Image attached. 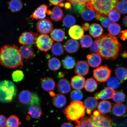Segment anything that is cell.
<instances>
[{
  "label": "cell",
  "instance_id": "1",
  "mask_svg": "<svg viewBox=\"0 0 127 127\" xmlns=\"http://www.w3.org/2000/svg\"><path fill=\"white\" fill-rule=\"evenodd\" d=\"M96 39L99 42L98 54L106 60L116 59L121 48V44L117 38L104 34Z\"/></svg>",
  "mask_w": 127,
  "mask_h": 127
},
{
  "label": "cell",
  "instance_id": "2",
  "mask_svg": "<svg viewBox=\"0 0 127 127\" xmlns=\"http://www.w3.org/2000/svg\"><path fill=\"white\" fill-rule=\"evenodd\" d=\"M0 64L6 67L15 68L23 65V58L17 46L4 45L0 49Z\"/></svg>",
  "mask_w": 127,
  "mask_h": 127
},
{
  "label": "cell",
  "instance_id": "3",
  "mask_svg": "<svg viewBox=\"0 0 127 127\" xmlns=\"http://www.w3.org/2000/svg\"><path fill=\"white\" fill-rule=\"evenodd\" d=\"M118 0H89L86 4L87 8L96 12V14L101 15H107L109 13L115 9Z\"/></svg>",
  "mask_w": 127,
  "mask_h": 127
},
{
  "label": "cell",
  "instance_id": "4",
  "mask_svg": "<svg viewBox=\"0 0 127 127\" xmlns=\"http://www.w3.org/2000/svg\"><path fill=\"white\" fill-rule=\"evenodd\" d=\"M63 112L68 120L76 122L84 117L85 108L82 101H73Z\"/></svg>",
  "mask_w": 127,
  "mask_h": 127
},
{
  "label": "cell",
  "instance_id": "5",
  "mask_svg": "<svg viewBox=\"0 0 127 127\" xmlns=\"http://www.w3.org/2000/svg\"><path fill=\"white\" fill-rule=\"evenodd\" d=\"M17 93L16 87L13 82L4 80L0 83V101L3 103L11 102Z\"/></svg>",
  "mask_w": 127,
  "mask_h": 127
},
{
  "label": "cell",
  "instance_id": "6",
  "mask_svg": "<svg viewBox=\"0 0 127 127\" xmlns=\"http://www.w3.org/2000/svg\"><path fill=\"white\" fill-rule=\"evenodd\" d=\"M18 99L21 103L25 104L39 106L40 103V99L38 95L28 90L21 92L19 95Z\"/></svg>",
  "mask_w": 127,
  "mask_h": 127
},
{
  "label": "cell",
  "instance_id": "7",
  "mask_svg": "<svg viewBox=\"0 0 127 127\" xmlns=\"http://www.w3.org/2000/svg\"><path fill=\"white\" fill-rule=\"evenodd\" d=\"M35 43L39 50L46 52L51 49L53 41L47 35L41 34L38 36Z\"/></svg>",
  "mask_w": 127,
  "mask_h": 127
},
{
  "label": "cell",
  "instance_id": "8",
  "mask_svg": "<svg viewBox=\"0 0 127 127\" xmlns=\"http://www.w3.org/2000/svg\"><path fill=\"white\" fill-rule=\"evenodd\" d=\"M94 127H113L112 120L107 116L100 114L95 116H90Z\"/></svg>",
  "mask_w": 127,
  "mask_h": 127
},
{
  "label": "cell",
  "instance_id": "9",
  "mask_svg": "<svg viewBox=\"0 0 127 127\" xmlns=\"http://www.w3.org/2000/svg\"><path fill=\"white\" fill-rule=\"evenodd\" d=\"M112 71L107 66H101L93 71L94 77L97 81L104 82L110 78Z\"/></svg>",
  "mask_w": 127,
  "mask_h": 127
},
{
  "label": "cell",
  "instance_id": "10",
  "mask_svg": "<svg viewBox=\"0 0 127 127\" xmlns=\"http://www.w3.org/2000/svg\"><path fill=\"white\" fill-rule=\"evenodd\" d=\"M36 29L38 32L42 34H49L52 31L53 24L50 20L47 19L41 20L36 24Z\"/></svg>",
  "mask_w": 127,
  "mask_h": 127
},
{
  "label": "cell",
  "instance_id": "11",
  "mask_svg": "<svg viewBox=\"0 0 127 127\" xmlns=\"http://www.w3.org/2000/svg\"><path fill=\"white\" fill-rule=\"evenodd\" d=\"M38 34L28 32H23L19 39V43L23 45L29 46L35 43Z\"/></svg>",
  "mask_w": 127,
  "mask_h": 127
},
{
  "label": "cell",
  "instance_id": "12",
  "mask_svg": "<svg viewBox=\"0 0 127 127\" xmlns=\"http://www.w3.org/2000/svg\"><path fill=\"white\" fill-rule=\"evenodd\" d=\"M115 90L113 89L107 87L94 95L95 98L97 100H106L112 99L113 97Z\"/></svg>",
  "mask_w": 127,
  "mask_h": 127
},
{
  "label": "cell",
  "instance_id": "13",
  "mask_svg": "<svg viewBox=\"0 0 127 127\" xmlns=\"http://www.w3.org/2000/svg\"><path fill=\"white\" fill-rule=\"evenodd\" d=\"M89 71V67L86 62L84 61L77 62L75 68V72L78 75L86 76Z\"/></svg>",
  "mask_w": 127,
  "mask_h": 127
},
{
  "label": "cell",
  "instance_id": "14",
  "mask_svg": "<svg viewBox=\"0 0 127 127\" xmlns=\"http://www.w3.org/2000/svg\"><path fill=\"white\" fill-rule=\"evenodd\" d=\"M69 34L73 39L78 40L83 37L84 31L82 28L78 25H74L69 29Z\"/></svg>",
  "mask_w": 127,
  "mask_h": 127
},
{
  "label": "cell",
  "instance_id": "15",
  "mask_svg": "<svg viewBox=\"0 0 127 127\" xmlns=\"http://www.w3.org/2000/svg\"><path fill=\"white\" fill-rule=\"evenodd\" d=\"M48 7L45 4L39 6L33 13L32 17L36 20L44 19L46 17Z\"/></svg>",
  "mask_w": 127,
  "mask_h": 127
},
{
  "label": "cell",
  "instance_id": "16",
  "mask_svg": "<svg viewBox=\"0 0 127 127\" xmlns=\"http://www.w3.org/2000/svg\"><path fill=\"white\" fill-rule=\"evenodd\" d=\"M85 79L83 76L76 75L71 78V85L73 89L79 90L85 87Z\"/></svg>",
  "mask_w": 127,
  "mask_h": 127
},
{
  "label": "cell",
  "instance_id": "17",
  "mask_svg": "<svg viewBox=\"0 0 127 127\" xmlns=\"http://www.w3.org/2000/svg\"><path fill=\"white\" fill-rule=\"evenodd\" d=\"M64 47L65 50L68 53H73L77 52L79 47L78 41L73 39L68 40L65 43Z\"/></svg>",
  "mask_w": 127,
  "mask_h": 127
},
{
  "label": "cell",
  "instance_id": "18",
  "mask_svg": "<svg viewBox=\"0 0 127 127\" xmlns=\"http://www.w3.org/2000/svg\"><path fill=\"white\" fill-rule=\"evenodd\" d=\"M58 92L61 94H66L69 93L71 87L69 81L66 78L60 79L58 84Z\"/></svg>",
  "mask_w": 127,
  "mask_h": 127
},
{
  "label": "cell",
  "instance_id": "19",
  "mask_svg": "<svg viewBox=\"0 0 127 127\" xmlns=\"http://www.w3.org/2000/svg\"><path fill=\"white\" fill-rule=\"evenodd\" d=\"M84 105L86 109L87 113L90 115L92 111L95 110L97 107L98 101L95 98L89 97L85 100Z\"/></svg>",
  "mask_w": 127,
  "mask_h": 127
},
{
  "label": "cell",
  "instance_id": "20",
  "mask_svg": "<svg viewBox=\"0 0 127 127\" xmlns=\"http://www.w3.org/2000/svg\"><path fill=\"white\" fill-rule=\"evenodd\" d=\"M55 81L52 78L45 77L41 80V87L46 91H52L55 88Z\"/></svg>",
  "mask_w": 127,
  "mask_h": 127
},
{
  "label": "cell",
  "instance_id": "21",
  "mask_svg": "<svg viewBox=\"0 0 127 127\" xmlns=\"http://www.w3.org/2000/svg\"><path fill=\"white\" fill-rule=\"evenodd\" d=\"M87 58L89 65L94 68L98 67L102 62L100 56L96 53L88 55L87 56Z\"/></svg>",
  "mask_w": 127,
  "mask_h": 127
},
{
  "label": "cell",
  "instance_id": "22",
  "mask_svg": "<svg viewBox=\"0 0 127 127\" xmlns=\"http://www.w3.org/2000/svg\"><path fill=\"white\" fill-rule=\"evenodd\" d=\"M20 52L22 58L26 59H32L35 56L33 49L30 46L23 45L20 48Z\"/></svg>",
  "mask_w": 127,
  "mask_h": 127
},
{
  "label": "cell",
  "instance_id": "23",
  "mask_svg": "<svg viewBox=\"0 0 127 127\" xmlns=\"http://www.w3.org/2000/svg\"><path fill=\"white\" fill-rule=\"evenodd\" d=\"M97 108L100 114L104 115L110 113L112 109V105L110 101L103 100L98 105Z\"/></svg>",
  "mask_w": 127,
  "mask_h": 127
},
{
  "label": "cell",
  "instance_id": "24",
  "mask_svg": "<svg viewBox=\"0 0 127 127\" xmlns=\"http://www.w3.org/2000/svg\"><path fill=\"white\" fill-rule=\"evenodd\" d=\"M112 111L114 115L118 117H122L126 115L127 110L125 104L122 103H117L114 105Z\"/></svg>",
  "mask_w": 127,
  "mask_h": 127
},
{
  "label": "cell",
  "instance_id": "25",
  "mask_svg": "<svg viewBox=\"0 0 127 127\" xmlns=\"http://www.w3.org/2000/svg\"><path fill=\"white\" fill-rule=\"evenodd\" d=\"M52 103L55 107L61 108L65 105L66 103V98L63 94L56 95L52 100Z\"/></svg>",
  "mask_w": 127,
  "mask_h": 127
},
{
  "label": "cell",
  "instance_id": "26",
  "mask_svg": "<svg viewBox=\"0 0 127 127\" xmlns=\"http://www.w3.org/2000/svg\"><path fill=\"white\" fill-rule=\"evenodd\" d=\"M65 32L61 29H55L52 31L50 34L51 38L58 42H61L65 38Z\"/></svg>",
  "mask_w": 127,
  "mask_h": 127
},
{
  "label": "cell",
  "instance_id": "27",
  "mask_svg": "<svg viewBox=\"0 0 127 127\" xmlns=\"http://www.w3.org/2000/svg\"><path fill=\"white\" fill-rule=\"evenodd\" d=\"M28 113L32 118L35 119L39 118L43 114L42 109L37 105H31L28 109Z\"/></svg>",
  "mask_w": 127,
  "mask_h": 127
},
{
  "label": "cell",
  "instance_id": "28",
  "mask_svg": "<svg viewBox=\"0 0 127 127\" xmlns=\"http://www.w3.org/2000/svg\"><path fill=\"white\" fill-rule=\"evenodd\" d=\"M103 32L102 27L99 24L93 23L90 27L89 32L90 34L93 37H100L102 34Z\"/></svg>",
  "mask_w": 127,
  "mask_h": 127
},
{
  "label": "cell",
  "instance_id": "29",
  "mask_svg": "<svg viewBox=\"0 0 127 127\" xmlns=\"http://www.w3.org/2000/svg\"><path fill=\"white\" fill-rule=\"evenodd\" d=\"M52 13L50 17L53 21H60L64 16L63 11L61 8L58 6L54 7L51 10Z\"/></svg>",
  "mask_w": 127,
  "mask_h": 127
},
{
  "label": "cell",
  "instance_id": "30",
  "mask_svg": "<svg viewBox=\"0 0 127 127\" xmlns=\"http://www.w3.org/2000/svg\"><path fill=\"white\" fill-rule=\"evenodd\" d=\"M115 73L117 78L121 82L127 80V71L123 66H118L115 70Z\"/></svg>",
  "mask_w": 127,
  "mask_h": 127
},
{
  "label": "cell",
  "instance_id": "31",
  "mask_svg": "<svg viewBox=\"0 0 127 127\" xmlns=\"http://www.w3.org/2000/svg\"><path fill=\"white\" fill-rule=\"evenodd\" d=\"M48 65L49 69L53 71L58 70L61 66V63L58 58L53 57L48 60Z\"/></svg>",
  "mask_w": 127,
  "mask_h": 127
},
{
  "label": "cell",
  "instance_id": "32",
  "mask_svg": "<svg viewBox=\"0 0 127 127\" xmlns=\"http://www.w3.org/2000/svg\"><path fill=\"white\" fill-rule=\"evenodd\" d=\"M98 84L96 81L93 78L87 79L85 82V88L86 90L89 92H93L96 90Z\"/></svg>",
  "mask_w": 127,
  "mask_h": 127
},
{
  "label": "cell",
  "instance_id": "33",
  "mask_svg": "<svg viewBox=\"0 0 127 127\" xmlns=\"http://www.w3.org/2000/svg\"><path fill=\"white\" fill-rule=\"evenodd\" d=\"M21 124L18 117L17 116L12 115L7 119L5 127H18Z\"/></svg>",
  "mask_w": 127,
  "mask_h": 127
},
{
  "label": "cell",
  "instance_id": "34",
  "mask_svg": "<svg viewBox=\"0 0 127 127\" xmlns=\"http://www.w3.org/2000/svg\"><path fill=\"white\" fill-rule=\"evenodd\" d=\"M9 7L10 10L13 12H17L23 8V2L20 0H12L9 3Z\"/></svg>",
  "mask_w": 127,
  "mask_h": 127
},
{
  "label": "cell",
  "instance_id": "35",
  "mask_svg": "<svg viewBox=\"0 0 127 127\" xmlns=\"http://www.w3.org/2000/svg\"><path fill=\"white\" fill-rule=\"evenodd\" d=\"M62 64L64 67L67 69H72L76 64V61L72 57L67 56L62 60Z\"/></svg>",
  "mask_w": 127,
  "mask_h": 127
},
{
  "label": "cell",
  "instance_id": "36",
  "mask_svg": "<svg viewBox=\"0 0 127 127\" xmlns=\"http://www.w3.org/2000/svg\"><path fill=\"white\" fill-rule=\"evenodd\" d=\"M52 47V52L54 55L60 56L63 55L64 53V46L60 43H55L53 44Z\"/></svg>",
  "mask_w": 127,
  "mask_h": 127
},
{
  "label": "cell",
  "instance_id": "37",
  "mask_svg": "<svg viewBox=\"0 0 127 127\" xmlns=\"http://www.w3.org/2000/svg\"><path fill=\"white\" fill-rule=\"evenodd\" d=\"M81 14L82 18L86 21H90L93 20L96 15L94 11L86 8L84 9Z\"/></svg>",
  "mask_w": 127,
  "mask_h": 127
},
{
  "label": "cell",
  "instance_id": "38",
  "mask_svg": "<svg viewBox=\"0 0 127 127\" xmlns=\"http://www.w3.org/2000/svg\"><path fill=\"white\" fill-rule=\"evenodd\" d=\"M75 122L77 124L76 127H94L91 119L89 117H83Z\"/></svg>",
  "mask_w": 127,
  "mask_h": 127
},
{
  "label": "cell",
  "instance_id": "39",
  "mask_svg": "<svg viewBox=\"0 0 127 127\" xmlns=\"http://www.w3.org/2000/svg\"><path fill=\"white\" fill-rule=\"evenodd\" d=\"M75 17L72 15L67 14L64 17L63 23L64 25L66 28H69L74 26L76 23Z\"/></svg>",
  "mask_w": 127,
  "mask_h": 127
},
{
  "label": "cell",
  "instance_id": "40",
  "mask_svg": "<svg viewBox=\"0 0 127 127\" xmlns=\"http://www.w3.org/2000/svg\"><path fill=\"white\" fill-rule=\"evenodd\" d=\"M108 31L111 35L117 36L121 33V28L119 24L112 23L109 26Z\"/></svg>",
  "mask_w": 127,
  "mask_h": 127
},
{
  "label": "cell",
  "instance_id": "41",
  "mask_svg": "<svg viewBox=\"0 0 127 127\" xmlns=\"http://www.w3.org/2000/svg\"><path fill=\"white\" fill-rule=\"evenodd\" d=\"M81 46L83 48H88L93 43V39L88 35H85L81 38L80 41Z\"/></svg>",
  "mask_w": 127,
  "mask_h": 127
},
{
  "label": "cell",
  "instance_id": "42",
  "mask_svg": "<svg viewBox=\"0 0 127 127\" xmlns=\"http://www.w3.org/2000/svg\"><path fill=\"white\" fill-rule=\"evenodd\" d=\"M116 7L120 13L123 14L127 13V1L123 0L118 1Z\"/></svg>",
  "mask_w": 127,
  "mask_h": 127
},
{
  "label": "cell",
  "instance_id": "43",
  "mask_svg": "<svg viewBox=\"0 0 127 127\" xmlns=\"http://www.w3.org/2000/svg\"><path fill=\"white\" fill-rule=\"evenodd\" d=\"M97 20L100 21L101 24L104 28H108L110 25L112 24V22L109 18L105 16L96 14L95 16Z\"/></svg>",
  "mask_w": 127,
  "mask_h": 127
},
{
  "label": "cell",
  "instance_id": "44",
  "mask_svg": "<svg viewBox=\"0 0 127 127\" xmlns=\"http://www.w3.org/2000/svg\"><path fill=\"white\" fill-rule=\"evenodd\" d=\"M112 98L115 102L121 103L125 101L126 98V95L123 92L117 91L115 92Z\"/></svg>",
  "mask_w": 127,
  "mask_h": 127
},
{
  "label": "cell",
  "instance_id": "45",
  "mask_svg": "<svg viewBox=\"0 0 127 127\" xmlns=\"http://www.w3.org/2000/svg\"><path fill=\"white\" fill-rule=\"evenodd\" d=\"M107 85L109 88L114 89L118 88L120 85L118 79L115 77L109 78L107 81Z\"/></svg>",
  "mask_w": 127,
  "mask_h": 127
},
{
  "label": "cell",
  "instance_id": "46",
  "mask_svg": "<svg viewBox=\"0 0 127 127\" xmlns=\"http://www.w3.org/2000/svg\"><path fill=\"white\" fill-rule=\"evenodd\" d=\"M70 97L73 101H79L83 99V95L80 90H75L71 92Z\"/></svg>",
  "mask_w": 127,
  "mask_h": 127
},
{
  "label": "cell",
  "instance_id": "47",
  "mask_svg": "<svg viewBox=\"0 0 127 127\" xmlns=\"http://www.w3.org/2000/svg\"><path fill=\"white\" fill-rule=\"evenodd\" d=\"M107 15L109 17V19L113 22L118 21L121 18L120 14L116 9H114L110 11Z\"/></svg>",
  "mask_w": 127,
  "mask_h": 127
},
{
  "label": "cell",
  "instance_id": "48",
  "mask_svg": "<svg viewBox=\"0 0 127 127\" xmlns=\"http://www.w3.org/2000/svg\"><path fill=\"white\" fill-rule=\"evenodd\" d=\"M24 77V73L21 70H17L14 71L12 74L13 80L15 82L21 81L23 79Z\"/></svg>",
  "mask_w": 127,
  "mask_h": 127
},
{
  "label": "cell",
  "instance_id": "49",
  "mask_svg": "<svg viewBox=\"0 0 127 127\" xmlns=\"http://www.w3.org/2000/svg\"><path fill=\"white\" fill-rule=\"evenodd\" d=\"M90 49L92 51L95 52L96 54H98L99 51V42L96 39L92 43L90 47Z\"/></svg>",
  "mask_w": 127,
  "mask_h": 127
},
{
  "label": "cell",
  "instance_id": "50",
  "mask_svg": "<svg viewBox=\"0 0 127 127\" xmlns=\"http://www.w3.org/2000/svg\"><path fill=\"white\" fill-rule=\"evenodd\" d=\"M73 5V9L74 11L79 14L81 13L82 11L85 8V5H82L79 4Z\"/></svg>",
  "mask_w": 127,
  "mask_h": 127
},
{
  "label": "cell",
  "instance_id": "51",
  "mask_svg": "<svg viewBox=\"0 0 127 127\" xmlns=\"http://www.w3.org/2000/svg\"><path fill=\"white\" fill-rule=\"evenodd\" d=\"M68 1L70 2L73 5L79 4L82 5H86V4L88 2L89 0H67Z\"/></svg>",
  "mask_w": 127,
  "mask_h": 127
},
{
  "label": "cell",
  "instance_id": "52",
  "mask_svg": "<svg viewBox=\"0 0 127 127\" xmlns=\"http://www.w3.org/2000/svg\"><path fill=\"white\" fill-rule=\"evenodd\" d=\"M6 121V117L4 116L0 115V127H5Z\"/></svg>",
  "mask_w": 127,
  "mask_h": 127
},
{
  "label": "cell",
  "instance_id": "53",
  "mask_svg": "<svg viewBox=\"0 0 127 127\" xmlns=\"http://www.w3.org/2000/svg\"><path fill=\"white\" fill-rule=\"evenodd\" d=\"M121 34L120 35V38L122 40L125 41L127 39V30H125L122 32Z\"/></svg>",
  "mask_w": 127,
  "mask_h": 127
},
{
  "label": "cell",
  "instance_id": "54",
  "mask_svg": "<svg viewBox=\"0 0 127 127\" xmlns=\"http://www.w3.org/2000/svg\"><path fill=\"white\" fill-rule=\"evenodd\" d=\"M90 25L88 23H84L82 25V28L83 31H88L89 29Z\"/></svg>",
  "mask_w": 127,
  "mask_h": 127
},
{
  "label": "cell",
  "instance_id": "55",
  "mask_svg": "<svg viewBox=\"0 0 127 127\" xmlns=\"http://www.w3.org/2000/svg\"><path fill=\"white\" fill-rule=\"evenodd\" d=\"M64 0H50L49 2L52 5L58 6L60 3L63 2Z\"/></svg>",
  "mask_w": 127,
  "mask_h": 127
},
{
  "label": "cell",
  "instance_id": "56",
  "mask_svg": "<svg viewBox=\"0 0 127 127\" xmlns=\"http://www.w3.org/2000/svg\"><path fill=\"white\" fill-rule=\"evenodd\" d=\"M64 7L66 9H69L71 10V3L70 2H68L64 3Z\"/></svg>",
  "mask_w": 127,
  "mask_h": 127
},
{
  "label": "cell",
  "instance_id": "57",
  "mask_svg": "<svg viewBox=\"0 0 127 127\" xmlns=\"http://www.w3.org/2000/svg\"><path fill=\"white\" fill-rule=\"evenodd\" d=\"M61 127H74L72 124L69 123H64L61 125Z\"/></svg>",
  "mask_w": 127,
  "mask_h": 127
},
{
  "label": "cell",
  "instance_id": "58",
  "mask_svg": "<svg viewBox=\"0 0 127 127\" xmlns=\"http://www.w3.org/2000/svg\"><path fill=\"white\" fill-rule=\"evenodd\" d=\"M123 23L125 26L127 28V15L123 19Z\"/></svg>",
  "mask_w": 127,
  "mask_h": 127
},
{
  "label": "cell",
  "instance_id": "59",
  "mask_svg": "<svg viewBox=\"0 0 127 127\" xmlns=\"http://www.w3.org/2000/svg\"><path fill=\"white\" fill-rule=\"evenodd\" d=\"M64 73L62 72H59L58 75V77L59 78L63 77H64Z\"/></svg>",
  "mask_w": 127,
  "mask_h": 127
},
{
  "label": "cell",
  "instance_id": "60",
  "mask_svg": "<svg viewBox=\"0 0 127 127\" xmlns=\"http://www.w3.org/2000/svg\"><path fill=\"white\" fill-rule=\"evenodd\" d=\"M122 57L124 58H127V52H125L122 54Z\"/></svg>",
  "mask_w": 127,
  "mask_h": 127
},
{
  "label": "cell",
  "instance_id": "61",
  "mask_svg": "<svg viewBox=\"0 0 127 127\" xmlns=\"http://www.w3.org/2000/svg\"><path fill=\"white\" fill-rule=\"evenodd\" d=\"M49 93L51 96L53 97L55 96L56 95L54 92L52 91L49 92Z\"/></svg>",
  "mask_w": 127,
  "mask_h": 127
},
{
  "label": "cell",
  "instance_id": "62",
  "mask_svg": "<svg viewBox=\"0 0 127 127\" xmlns=\"http://www.w3.org/2000/svg\"><path fill=\"white\" fill-rule=\"evenodd\" d=\"M126 104L127 107V100H126Z\"/></svg>",
  "mask_w": 127,
  "mask_h": 127
}]
</instances>
